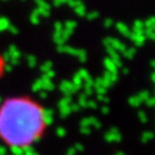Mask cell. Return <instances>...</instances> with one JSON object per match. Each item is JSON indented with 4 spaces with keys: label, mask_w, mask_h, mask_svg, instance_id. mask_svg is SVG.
Instances as JSON below:
<instances>
[{
    "label": "cell",
    "mask_w": 155,
    "mask_h": 155,
    "mask_svg": "<svg viewBox=\"0 0 155 155\" xmlns=\"http://www.w3.org/2000/svg\"><path fill=\"white\" fill-rule=\"evenodd\" d=\"M50 118L43 104L30 95H13L0 104V143L25 150L37 145L48 130Z\"/></svg>",
    "instance_id": "obj_1"
}]
</instances>
